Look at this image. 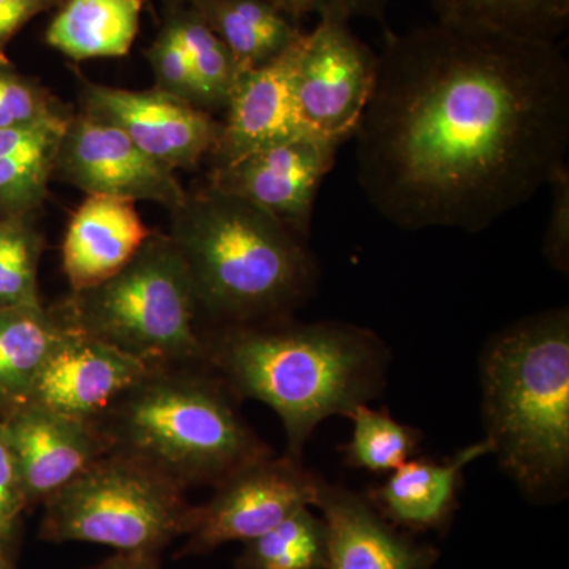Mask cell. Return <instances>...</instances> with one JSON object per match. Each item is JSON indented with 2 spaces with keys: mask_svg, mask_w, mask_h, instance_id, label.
Returning a JSON list of instances; mask_svg holds the SVG:
<instances>
[{
  "mask_svg": "<svg viewBox=\"0 0 569 569\" xmlns=\"http://www.w3.org/2000/svg\"><path fill=\"white\" fill-rule=\"evenodd\" d=\"M353 138L359 186L389 223L488 230L567 163V56L441 21L389 32Z\"/></svg>",
  "mask_w": 569,
  "mask_h": 569,
  "instance_id": "6da1fadb",
  "label": "cell"
},
{
  "mask_svg": "<svg viewBox=\"0 0 569 569\" xmlns=\"http://www.w3.org/2000/svg\"><path fill=\"white\" fill-rule=\"evenodd\" d=\"M206 365L236 396L276 411L287 455L302 449L325 419L350 417L383 391L389 353L369 329L340 323H296L290 318L224 326L206 340Z\"/></svg>",
  "mask_w": 569,
  "mask_h": 569,
  "instance_id": "7a4b0ae2",
  "label": "cell"
},
{
  "mask_svg": "<svg viewBox=\"0 0 569 569\" xmlns=\"http://www.w3.org/2000/svg\"><path fill=\"white\" fill-rule=\"evenodd\" d=\"M170 212L198 307L224 326L290 317L316 291L307 238L257 204L208 183Z\"/></svg>",
  "mask_w": 569,
  "mask_h": 569,
  "instance_id": "3957f363",
  "label": "cell"
},
{
  "mask_svg": "<svg viewBox=\"0 0 569 569\" xmlns=\"http://www.w3.org/2000/svg\"><path fill=\"white\" fill-rule=\"evenodd\" d=\"M486 438L498 466L537 503L560 500L569 477V310L520 318L481 358Z\"/></svg>",
  "mask_w": 569,
  "mask_h": 569,
  "instance_id": "277c9868",
  "label": "cell"
},
{
  "mask_svg": "<svg viewBox=\"0 0 569 569\" xmlns=\"http://www.w3.org/2000/svg\"><path fill=\"white\" fill-rule=\"evenodd\" d=\"M201 366L149 370L96 419L110 449L144 460L186 490L216 488L274 455L239 413L230 387Z\"/></svg>",
  "mask_w": 569,
  "mask_h": 569,
  "instance_id": "5b68a950",
  "label": "cell"
},
{
  "mask_svg": "<svg viewBox=\"0 0 569 569\" xmlns=\"http://www.w3.org/2000/svg\"><path fill=\"white\" fill-rule=\"evenodd\" d=\"M192 279L170 234L152 233L118 274L71 291L56 316L151 369L206 365V340L194 328Z\"/></svg>",
  "mask_w": 569,
  "mask_h": 569,
  "instance_id": "8992f818",
  "label": "cell"
},
{
  "mask_svg": "<svg viewBox=\"0 0 569 569\" xmlns=\"http://www.w3.org/2000/svg\"><path fill=\"white\" fill-rule=\"evenodd\" d=\"M40 538L160 553L186 537L193 505L186 489L144 460L110 449L43 501Z\"/></svg>",
  "mask_w": 569,
  "mask_h": 569,
  "instance_id": "52a82bcc",
  "label": "cell"
},
{
  "mask_svg": "<svg viewBox=\"0 0 569 569\" xmlns=\"http://www.w3.org/2000/svg\"><path fill=\"white\" fill-rule=\"evenodd\" d=\"M320 477L293 456H268L220 481L213 496L193 507L178 557L203 556L231 541L260 537L298 509L316 507Z\"/></svg>",
  "mask_w": 569,
  "mask_h": 569,
  "instance_id": "ba28073f",
  "label": "cell"
},
{
  "mask_svg": "<svg viewBox=\"0 0 569 569\" xmlns=\"http://www.w3.org/2000/svg\"><path fill=\"white\" fill-rule=\"evenodd\" d=\"M377 71L378 52L359 40L348 22L318 20L306 32L296 69V96L307 127L339 144L353 138Z\"/></svg>",
  "mask_w": 569,
  "mask_h": 569,
  "instance_id": "9c48e42d",
  "label": "cell"
},
{
  "mask_svg": "<svg viewBox=\"0 0 569 569\" xmlns=\"http://www.w3.org/2000/svg\"><path fill=\"white\" fill-rule=\"evenodd\" d=\"M54 174L86 194L149 201L170 211L189 193L174 170L142 152L118 127L82 111L67 122Z\"/></svg>",
  "mask_w": 569,
  "mask_h": 569,
  "instance_id": "30bf717a",
  "label": "cell"
},
{
  "mask_svg": "<svg viewBox=\"0 0 569 569\" xmlns=\"http://www.w3.org/2000/svg\"><path fill=\"white\" fill-rule=\"evenodd\" d=\"M82 112L122 130L149 157L171 170H193L211 156L222 122L211 112L159 91H130L82 81Z\"/></svg>",
  "mask_w": 569,
  "mask_h": 569,
  "instance_id": "8fae6325",
  "label": "cell"
},
{
  "mask_svg": "<svg viewBox=\"0 0 569 569\" xmlns=\"http://www.w3.org/2000/svg\"><path fill=\"white\" fill-rule=\"evenodd\" d=\"M339 146L317 134L269 146L212 168L209 186L257 204L309 239L318 190Z\"/></svg>",
  "mask_w": 569,
  "mask_h": 569,
  "instance_id": "7c38bea8",
  "label": "cell"
},
{
  "mask_svg": "<svg viewBox=\"0 0 569 569\" xmlns=\"http://www.w3.org/2000/svg\"><path fill=\"white\" fill-rule=\"evenodd\" d=\"M305 37L274 61L238 74L224 108L222 133L211 152L212 168L269 146L316 134L307 127L296 96V69Z\"/></svg>",
  "mask_w": 569,
  "mask_h": 569,
  "instance_id": "4fadbf2b",
  "label": "cell"
},
{
  "mask_svg": "<svg viewBox=\"0 0 569 569\" xmlns=\"http://www.w3.org/2000/svg\"><path fill=\"white\" fill-rule=\"evenodd\" d=\"M149 370L151 367L119 348L67 328L61 343L41 367L28 403L96 421Z\"/></svg>",
  "mask_w": 569,
  "mask_h": 569,
  "instance_id": "5bb4252c",
  "label": "cell"
},
{
  "mask_svg": "<svg viewBox=\"0 0 569 569\" xmlns=\"http://www.w3.org/2000/svg\"><path fill=\"white\" fill-rule=\"evenodd\" d=\"M2 421L20 468L28 508L43 503L110 451L99 425L89 419L26 403Z\"/></svg>",
  "mask_w": 569,
  "mask_h": 569,
  "instance_id": "9a60e30c",
  "label": "cell"
},
{
  "mask_svg": "<svg viewBox=\"0 0 569 569\" xmlns=\"http://www.w3.org/2000/svg\"><path fill=\"white\" fill-rule=\"evenodd\" d=\"M316 507L328 535L326 569H432L438 550L397 529L369 498L321 481Z\"/></svg>",
  "mask_w": 569,
  "mask_h": 569,
  "instance_id": "2e32d148",
  "label": "cell"
},
{
  "mask_svg": "<svg viewBox=\"0 0 569 569\" xmlns=\"http://www.w3.org/2000/svg\"><path fill=\"white\" fill-rule=\"evenodd\" d=\"M151 233L133 201L88 194L70 217L63 238L62 268L71 291L118 274Z\"/></svg>",
  "mask_w": 569,
  "mask_h": 569,
  "instance_id": "e0dca14e",
  "label": "cell"
},
{
  "mask_svg": "<svg viewBox=\"0 0 569 569\" xmlns=\"http://www.w3.org/2000/svg\"><path fill=\"white\" fill-rule=\"evenodd\" d=\"M482 456H492L486 440L443 462L427 458L407 460L366 497L389 523L407 533L448 530L459 507L463 470Z\"/></svg>",
  "mask_w": 569,
  "mask_h": 569,
  "instance_id": "ac0fdd59",
  "label": "cell"
},
{
  "mask_svg": "<svg viewBox=\"0 0 569 569\" xmlns=\"http://www.w3.org/2000/svg\"><path fill=\"white\" fill-rule=\"evenodd\" d=\"M194 9L233 56L239 73L274 61L305 37L288 0H203Z\"/></svg>",
  "mask_w": 569,
  "mask_h": 569,
  "instance_id": "d6986e66",
  "label": "cell"
},
{
  "mask_svg": "<svg viewBox=\"0 0 569 569\" xmlns=\"http://www.w3.org/2000/svg\"><path fill=\"white\" fill-rule=\"evenodd\" d=\"M146 0H62L44 41L74 62L123 58L140 31Z\"/></svg>",
  "mask_w": 569,
  "mask_h": 569,
  "instance_id": "ffe728a7",
  "label": "cell"
},
{
  "mask_svg": "<svg viewBox=\"0 0 569 569\" xmlns=\"http://www.w3.org/2000/svg\"><path fill=\"white\" fill-rule=\"evenodd\" d=\"M69 118L52 116L31 126L0 130V217L29 219L54 174Z\"/></svg>",
  "mask_w": 569,
  "mask_h": 569,
  "instance_id": "44dd1931",
  "label": "cell"
},
{
  "mask_svg": "<svg viewBox=\"0 0 569 569\" xmlns=\"http://www.w3.org/2000/svg\"><path fill=\"white\" fill-rule=\"evenodd\" d=\"M67 326L43 306L0 309V419L26 406Z\"/></svg>",
  "mask_w": 569,
  "mask_h": 569,
  "instance_id": "7402d4cb",
  "label": "cell"
},
{
  "mask_svg": "<svg viewBox=\"0 0 569 569\" xmlns=\"http://www.w3.org/2000/svg\"><path fill=\"white\" fill-rule=\"evenodd\" d=\"M437 21L518 39L559 43L569 28V0H427Z\"/></svg>",
  "mask_w": 569,
  "mask_h": 569,
  "instance_id": "603a6c76",
  "label": "cell"
},
{
  "mask_svg": "<svg viewBox=\"0 0 569 569\" xmlns=\"http://www.w3.org/2000/svg\"><path fill=\"white\" fill-rule=\"evenodd\" d=\"M238 569H326L328 535L323 519L298 509L274 529L244 542Z\"/></svg>",
  "mask_w": 569,
  "mask_h": 569,
  "instance_id": "cb8c5ba5",
  "label": "cell"
},
{
  "mask_svg": "<svg viewBox=\"0 0 569 569\" xmlns=\"http://www.w3.org/2000/svg\"><path fill=\"white\" fill-rule=\"evenodd\" d=\"M189 54L198 107L204 111L224 110L239 70L233 56L192 6H167Z\"/></svg>",
  "mask_w": 569,
  "mask_h": 569,
  "instance_id": "d4e9b609",
  "label": "cell"
},
{
  "mask_svg": "<svg viewBox=\"0 0 569 569\" xmlns=\"http://www.w3.org/2000/svg\"><path fill=\"white\" fill-rule=\"evenodd\" d=\"M348 418L353 421V433L340 448L348 467L389 475L417 455L421 432L396 421L388 410H373L366 403Z\"/></svg>",
  "mask_w": 569,
  "mask_h": 569,
  "instance_id": "484cf974",
  "label": "cell"
},
{
  "mask_svg": "<svg viewBox=\"0 0 569 569\" xmlns=\"http://www.w3.org/2000/svg\"><path fill=\"white\" fill-rule=\"evenodd\" d=\"M43 239L29 219L0 217V309L41 306L39 263Z\"/></svg>",
  "mask_w": 569,
  "mask_h": 569,
  "instance_id": "4316f807",
  "label": "cell"
},
{
  "mask_svg": "<svg viewBox=\"0 0 569 569\" xmlns=\"http://www.w3.org/2000/svg\"><path fill=\"white\" fill-rule=\"evenodd\" d=\"M146 58L151 63L156 77V89L198 107L197 86L189 54L183 47L178 26L170 14L164 13L163 26L146 51Z\"/></svg>",
  "mask_w": 569,
  "mask_h": 569,
  "instance_id": "83f0119b",
  "label": "cell"
},
{
  "mask_svg": "<svg viewBox=\"0 0 569 569\" xmlns=\"http://www.w3.org/2000/svg\"><path fill=\"white\" fill-rule=\"evenodd\" d=\"M56 110L48 93L36 82L0 63V130L31 126L52 116Z\"/></svg>",
  "mask_w": 569,
  "mask_h": 569,
  "instance_id": "f1b7e54d",
  "label": "cell"
},
{
  "mask_svg": "<svg viewBox=\"0 0 569 569\" xmlns=\"http://www.w3.org/2000/svg\"><path fill=\"white\" fill-rule=\"evenodd\" d=\"M550 209L542 253L550 268L568 276L569 272V168L561 164L550 176Z\"/></svg>",
  "mask_w": 569,
  "mask_h": 569,
  "instance_id": "f546056e",
  "label": "cell"
},
{
  "mask_svg": "<svg viewBox=\"0 0 569 569\" xmlns=\"http://www.w3.org/2000/svg\"><path fill=\"white\" fill-rule=\"evenodd\" d=\"M26 508L28 500L22 489L20 468L0 419V522L20 519Z\"/></svg>",
  "mask_w": 569,
  "mask_h": 569,
  "instance_id": "4dcf8cb0",
  "label": "cell"
},
{
  "mask_svg": "<svg viewBox=\"0 0 569 569\" xmlns=\"http://www.w3.org/2000/svg\"><path fill=\"white\" fill-rule=\"evenodd\" d=\"M302 17L317 14L318 20L348 22L356 18L381 20L389 0H288Z\"/></svg>",
  "mask_w": 569,
  "mask_h": 569,
  "instance_id": "1f68e13d",
  "label": "cell"
},
{
  "mask_svg": "<svg viewBox=\"0 0 569 569\" xmlns=\"http://www.w3.org/2000/svg\"><path fill=\"white\" fill-rule=\"evenodd\" d=\"M61 3L62 0H0V63H9L7 47L26 24Z\"/></svg>",
  "mask_w": 569,
  "mask_h": 569,
  "instance_id": "d6a6232c",
  "label": "cell"
},
{
  "mask_svg": "<svg viewBox=\"0 0 569 569\" xmlns=\"http://www.w3.org/2000/svg\"><path fill=\"white\" fill-rule=\"evenodd\" d=\"M86 569H162V561L156 552H116L102 563Z\"/></svg>",
  "mask_w": 569,
  "mask_h": 569,
  "instance_id": "836d02e7",
  "label": "cell"
},
{
  "mask_svg": "<svg viewBox=\"0 0 569 569\" xmlns=\"http://www.w3.org/2000/svg\"><path fill=\"white\" fill-rule=\"evenodd\" d=\"M18 526L0 539V569H17Z\"/></svg>",
  "mask_w": 569,
  "mask_h": 569,
  "instance_id": "e575fe53",
  "label": "cell"
},
{
  "mask_svg": "<svg viewBox=\"0 0 569 569\" xmlns=\"http://www.w3.org/2000/svg\"><path fill=\"white\" fill-rule=\"evenodd\" d=\"M14 526H18V519L11 520V522H0V539L6 537Z\"/></svg>",
  "mask_w": 569,
  "mask_h": 569,
  "instance_id": "d590c367",
  "label": "cell"
},
{
  "mask_svg": "<svg viewBox=\"0 0 569 569\" xmlns=\"http://www.w3.org/2000/svg\"><path fill=\"white\" fill-rule=\"evenodd\" d=\"M203 0H167V6H194Z\"/></svg>",
  "mask_w": 569,
  "mask_h": 569,
  "instance_id": "8d00e7d4",
  "label": "cell"
}]
</instances>
